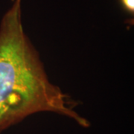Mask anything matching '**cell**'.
Returning <instances> with one entry per match:
<instances>
[{
	"label": "cell",
	"mask_w": 134,
	"mask_h": 134,
	"mask_svg": "<svg viewBox=\"0 0 134 134\" xmlns=\"http://www.w3.org/2000/svg\"><path fill=\"white\" fill-rule=\"evenodd\" d=\"M69 98L48 80L38 52L24 32L21 0H14L0 24V133L41 112L68 116L90 127Z\"/></svg>",
	"instance_id": "obj_1"
},
{
	"label": "cell",
	"mask_w": 134,
	"mask_h": 134,
	"mask_svg": "<svg viewBox=\"0 0 134 134\" xmlns=\"http://www.w3.org/2000/svg\"><path fill=\"white\" fill-rule=\"evenodd\" d=\"M122 9L128 14L133 16L134 0H119Z\"/></svg>",
	"instance_id": "obj_2"
},
{
	"label": "cell",
	"mask_w": 134,
	"mask_h": 134,
	"mask_svg": "<svg viewBox=\"0 0 134 134\" xmlns=\"http://www.w3.org/2000/svg\"><path fill=\"white\" fill-rule=\"evenodd\" d=\"M12 1H14V0H12Z\"/></svg>",
	"instance_id": "obj_3"
}]
</instances>
